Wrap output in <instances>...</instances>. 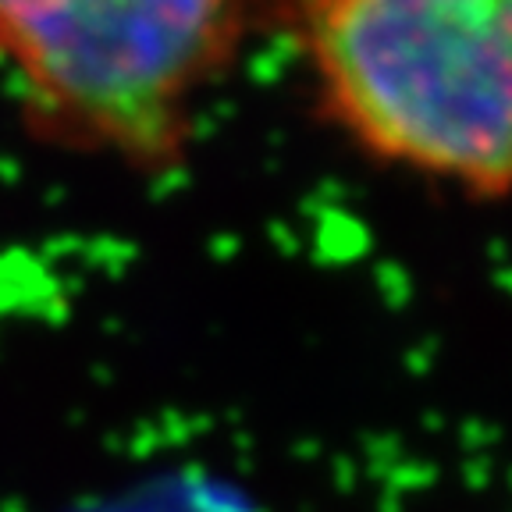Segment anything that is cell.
I'll use <instances>...</instances> for the list:
<instances>
[{"label":"cell","mask_w":512,"mask_h":512,"mask_svg":"<svg viewBox=\"0 0 512 512\" xmlns=\"http://www.w3.org/2000/svg\"><path fill=\"white\" fill-rule=\"evenodd\" d=\"M320 107L381 164L502 203L512 178V0H306Z\"/></svg>","instance_id":"cell-1"},{"label":"cell","mask_w":512,"mask_h":512,"mask_svg":"<svg viewBox=\"0 0 512 512\" xmlns=\"http://www.w3.org/2000/svg\"><path fill=\"white\" fill-rule=\"evenodd\" d=\"M249 0H0V68L43 136L136 171L178 164Z\"/></svg>","instance_id":"cell-2"}]
</instances>
